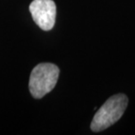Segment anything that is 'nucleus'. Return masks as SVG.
<instances>
[{
  "label": "nucleus",
  "mask_w": 135,
  "mask_h": 135,
  "mask_svg": "<svg viewBox=\"0 0 135 135\" xmlns=\"http://www.w3.org/2000/svg\"><path fill=\"white\" fill-rule=\"evenodd\" d=\"M29 10L34 22L42 30H51L55 23L56 5L53 0H33Z\"/></svg>",
  "instance_id": "3"
},
{
  "label": "nucleus",
  "mask_w": 135,
  "mask_h": 135,
  "mask_svg": "<svg viewBox=\"0 0 135 135\" xmlns=\"http://www.w3.org/2000/svg\"><path fill=\"white\" fill-rule=\"evenodd\" d=\"M128 105V98L124 94H117L102 105L93 118L90 128L93 132H101L110 127L122 117Z\"/></svg>",
  "instance_id": "1"
},
{
  "label": "nucleus",
  "mask_w": 135,
  "mask_h": 135,
  "mask_svg": "<svg viewBox=\"0 0 135 135\" xmlns=\"http://www.w3.org/2000/svg\"><path fill=\"white\" fill-rule=\"evenodd\" d=\"M59 68L53 63H40L34 68L29 79V90L34 98H42L55 88L58 81Z\"/></svg>",
  "instance_id": "2"
}]
</instances>
